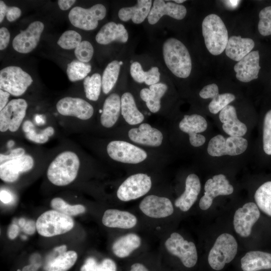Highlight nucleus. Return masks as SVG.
<instances>
[{
    "label": "nucleus",
    "mask_w": 271,
    "mask_h": 271,
    "mask_svg": "<svg viewBox=\"0 0 271 271\" xmlns=\"http://www.w3.org/2000/svg\"><path fill=\"white\" fill-rule=\"evenodd\" d=\"M80 160L77 155L66 151L58 154L51 162L47 171L49 181L57 186H65L73 182L77 176Z\"/></svg>",
    "instance_id": "f257e3e1"
},
{
    "label": "nucleus",
    "mask_w": 271,
    "mask_h": 271,
    "mask_svg": "<svg viewBox=\"0 0 271 271\" xmlns=\"http://www.w3.org/2000/svg\"><path fill=\"white\" fill-rule=\"evenodd\" d=\"M163 55L168 69L178 77L186 78L191 72L192 61L188 50L178 39L171 38L164 43Z\"/></svg>",
    "instance_id": "f03ea898"
},
{
    "label": "nucleus",
    "mask_w": 271,
    "mask_h": 271,
    "mask_svg": "<svg viewBox=\"0 0 271 271\" xmlns=\"http://www.w3.org/2000/svg\"><path fill=\"white\" fill-rule=\"evenodd\" d=\"M202 34L208 51L213 55L221 54L228 41V31L221 19L217 15L207 16L202 24Z\"/></svg>",
    "instance_id": "7ed1b4c3"
},
{
    "label": "nucleus",
    "mask_w": 271,
    "mask_h": 271,
    "mask_svg": "<svg viewBox=\"0 0 271 271\" xmlns=\"http://www.w3.org/2000/svg\"><path fill=\"white\" fill-rule=\"evenodd\" d=\"M36 224L37 231L40 235L51 237L70 231L75 223L72 217L53 209L41 214Z\"/></svg>",
    "instance_id": "20e7f679"
},
{
    "label": "nucleus",
    "mask_w": 271,
    "mask_h": 271,
    "mask_svg": "<svg viewBox=\"0 0 271 271\" xmlns=\"http://www.w3.org/2000/svg\"><path fill=\"white\" fill-rule=\"evenodd\" d=\"M237 251V243L235 238L229 233H222L217 238L209 251L208 263L213 269L221 270L226 263L234 259Z\"/></svg>",
    "instance_id": "39448f33"
},
{
    "label": "nucleus",
    "mask_w": 271,
    "mask_h": 271,
    "mask_svg": "<svg viewBox=\"0 0 271 271\" xmlns=\"http://www.w3.org/2000/svg\"><path fill=\"white\" fill-rule=\"evenodd\" d=\"M32 82L31 76L18 66H8L0 71L1 89L13 96L23 95Z\"/></svg>",
    "instance_id": "423d86ee"
},
{
    "label": "nucleus",
    "mask_w": 271,
    "mask_h": 271,
    "mask_svg": "<svg viewBox=\"0 0 271 271\" xmlns=\"http://www.w3.org/2000/svg\"><path fill=\"white\" fill-rule=\"evenodd\" d=\"M106 14L105 7L102 4H98L89 9L75 7L70 10L68 18L74 27L90 31L96 28L98 21L103 19Z\"/></svg>",
    "instance_id": "0eeeda50"
},
{
    "label": "nucleus",
    "mask_w": 271,
    "mask_h": 271,
    "mask_svg": "<svg viewBox=\"0 0 271 271\" xmlns=\"http://www.w3.org/2000/svg\"><path fill=\"white\" fill-rule=\"evenodd\" d=\"M106 151L109 157L113 160L126 164H139L148 157L145 150L124 141L110 142L106 147Z\"/></svg>",
    "instance_id": "6e6552de"
},
{
    "label": "nucleus",
    "mask_w": 271,
    "mask_h": 271,
    "mask_svg": "<svg viewBox=\"0 0 271 271\" xmlns=\"http://www.w3.org/2000/svg\"><path fill=\"white\" fill-rule=\"evenodd\" d=\"M151 187V177L146 174L137 173L130 175L120 184L116 195L122 201H129L145 195Z\"/></svg>",
    "instance_id": "1a4fd4ad"
},
{
    "label": "nucleus",
    "mask_w": 271,
    "mask_h": 271,
    "mask_svg": "<svg viewBox=\"0 0 271 271\" xmlns=\"http://www.w3.org/2000/svg\"><path fill=\"white\" fill-rule=\"evenodd\" d=\"M166 249L171 254L178 257L183 264L188 268L193 267L197 261L196 246L177 232H173L165 242Z\"/></svg>",
    "instance_id": "9d476101"
},
{
    "label": "nucleus",
    "mask_w": 271,
    "mask_h": 271,
    "mask_svg": "<svg viewBox=\"0 0 271 271\" xmlns=\"http://www.w3.org/2000/svg\"><path fill=\"white\" fill-rule=\"evenodd\" d=\"M247 146V141L242 137L230 136L225 138L218 134L210 140L207 152L212 157L236 156L244 153Z\"/></svg>",
    "instance_id": "9b49d317"
},
{
    "label": "nucleus",
    "mask_w": 271,
    "mask_h": 271,
    "mask_svg": "<svg viewBox=\"0 0 271 271\" xmlns=\"http://www.w3.org/2000/svg\"><path fill=\"white\" fill-rule=\"evenodd\" d=\"M27 107V102L24 99H14L9 101L0 110V131H17L26 116Z\"/></svg>",
    "instance_id": "f8f14e48"
},
{
    "label": "nucleus",
    "mask_w": 271,
    "mask_h": 271,
    "mask_svg": "<svg viewBox=\"0 0 271 271\" xmlns=\"http://www.w3.org/2000/svg\"><path fill=\"white\" fill-rule=\"evenodd\" d=\"M204 190V194L199 203L200 208L203 210L210 208L216 197L231 194L233 192V187L225 175L218 174L214 175L206 182Z\"/></svg>",
    "instance_id": "ddd939ff"
},
{
    "label": "nucleus",
    "mask_w": 271,
    "mask_h": 271,
    "mask_svg": "<svg viewBox=\"0 0 271 271\" xmlns=\"http://www.w3.org/2000/svg\"><path fill=\"white\" fill-rule=\"evenodd\" d=\"M259 216L260 212L256 204L253 202L245 203L235 212L233 226L235 232L241 237L249 236L252 226Z\"/></svg>",
    "instance_id": "4468645a"
},
{
    "label": "nucleus",
    "mask_w": 271,
    "mask_h": 271,
    "mask_svg": "<svg viewBox=\"0 0 271 271\" xmlns=\"http://www.w3.org/2000/svg\"><path fill=\"white\" fill-rule=\"evenodd\" d=\"M44 29V25L42 22H32L14 38V49L23 54L32 51L37 46Z\"/></svg>",
    "instance_id": "2eb2a0df"
},
{
    "label": "nucleus",
    "mask_w": 271,
    "mask_h": 271,
    "mask_svg": "<svg viewBox=\"0 0 271 271\" xmlns=\"http://www.w3.org/2000/svg\"><path fill=\"white\" fill-rule=\"evenodd\" d=\"M58 112L64 116H74L81 120L90 118L94 113L93 106L80 98L65 97L56 104Z\"/></svg>",
    "instance_id": "dca6fc26"
},
{
    "label": "nucleus",
    "mask_w": 271,
    "mask_h": 271,
    "mask_svg": "<svg viewBox=\"0 0 271 271\" xmlns=\"http://www.w3.org/2000/svg\"><path fill=\"white\" fill-rule=\"evenodd\" d=\"M207 125L206 119L197 114L184 115L179 124L180 130L189 134L190 143L194 147H200L205 143V137L199 133L205 131Z\"/></svg>",
    "instance_id": "f3484780"
},
{
    "label": "nucleus",
    "mask_w": 271,
    "mask_h": 271,
    "mask_svg": "<svg viewBox=\"0 0 271 271\" xmlns=\"http://www.w3.org/2000/svg\"><path fill=\"white\" fill-rule=\"evenodd\" d=\"M139 208L146 216L153 218H163L171 215L174 207L171 200L165 197L150 195L140 202Z\"/></svg>",
    "instance_id": "a211bd4d"
},
{
    "label": "nucleus",
    "mask_w": 271,
    "mask_h": 271,
    "mask_svg": "<svg viewBox=\"0 0 271 271\" xmlns=\"http://www.w3.org/2000/svg\"><path fill=\"white\" fill-rule=\"evenodd\" d=\"M34 165V159L29 155L4 162L0 165V178L5 182L14 183L21 174L30 171Z\"/></svg>",
    "instance_id": "6ab92c4d"
},
{
    "label": "nucleus",
    "mask_w": 271,
    "mask_h": 271,
    "mask_svg": "<svg viewBox=\"0 0 271 271\" xmlns=\"http://www.w3.org/2000/svg\"><path fill=\"white\" fill-rule=\"evenodd\" d=\"M128 136L132 142L149 147H159L163 140L162 132L148 123H142L138 127L131 128Z\"/></svg>",
    "instance_id": "aec40b11"
},
{
    "label": "nucleus",
    "mask_w": 271,
    "mask_h": 271,
    "mask_svg": "<svg viewBox=\"0 0 271 271\" xmlns=\"http://www.w3.org/2000/svg\"><path fill=\"white\" fill-rule=\"evenodd\" d=\"M186 14V8L183 5L170 2L165 3L163 0H155L148 17V21L151 25H154L164 15L180 20L184 19Z\"/></svg>",
    "instance_id": "412c9836"
},
{
    "label": "nucleus",
    "mask_w": 271,
    "mask_h": 271,
    "mask_svg": "<svg viewBox=\"0 0 271 271\" xmlns=\"http://www.w3.org/2000/svg\"><path fill=\"white\" fill-rule=\"evenodd\" d=\"M260 69L258 51L250 52L234 66L236 78L243 82H248L257 79Z\"/></svg>",
    "instance_id": "4be33fe9"
},
{
    "label": "nucleus",
    "mask_w": 271,
    "mask_h": 271,
    "mask_svg": "<svg viewBox=\"0 0 271 271\" xmlns=\"http://www.w3.org/2000/svg\"><path fill=\"white\" fill-rule=\"evenodd\" d=\"M201 190V183L198 176L189 174L186 179L184 192L175 201L174 204L182 211H188L197 200Z\"/></svg>",
    "instance_id": "5701e85b"
},
{
    "label": "nucleus",
    "mask_w": 271,
    "mask_h": 271,
    "mask_svg": "<svg viewBox=\"0 0 271 271\" xmlns=\"http://www.w3.org/2000/svg\"><path fill=\"white\" fill-rule=\"evenodd\" d=\"M199 95L203 99H212L208 108L209 111L213 114L218 113L235 99V96L232 93L219 94L218 87L215 83L204 86L200 91Z\"/></svg>",
    "instance_id": "b1692460"
},
{
    "label": "nucleus",
    "mask_w": 271,
    "mask_h": 271,
    "mask_svg": "<svg viewBox=\"0 0 271 271\" xmlns=\"http://www.w3.org/2000/svg\"><path fill=\"white\" fill-rule=\"evenodd\" d=\"M219 118L223 123L222 128L230 136L242 137L247 132L246 125L237 118L236 110L232 105H228L222 109Z\"/></svg>",
    "instance_id": "393cba45"
},
{
    "label": "nucleus",
    "mask_w": 271,
    "mask_h": 271,
    "mask_svg": "<svg viewBox=\"0 0 271 271\" xmlns=\"http://www.w3.org/2000/svg\"><path fill=\"white\" fill-rule=\"evenodd\" d=\"M137 222V218L133 214L116 209H107L102 218V224L110 228L130 229L134 227Z\"/></svg>",
    "instance_id": "a878e982"
},
{
    "label": "nucleus",
    "mask_w": 271,
    "mask_h": 271,
    "mask_svg": "<svg viewBox=\"0 0 271 271\" xmlns=\"http://www.w3.org/2000/svg\"><path fill=\"white\" fill-rule=\"evenodd\" d=\"M128 38V33L124 26L113 22L103 25L95 37L96 42L101 45H107L113 41L124 43Z\"/></svg>",
    "instance_id": "bb28decb"
},
{
    "label": "nucleus",
    "mask_w": 271,
    "mask_h": 271,
    "mask_svg": "<svg viewBox=\"0 0 271 271\" xmlns=\"http://www.w3.org/2000/svg\"><path fill=\"white\" fill-rule=\"evenodd\" d=\"M121 113V97L117 93H112L105 99L100 116V122L106 128L112 127L117 122Z\"/></svg>",
    "instance_id": "cd10ccee"
},
{
    "label": "nucleus",
    "mask_w": 271,
    "mask_h": 271,
    "mask_svg": "<svg viewBox=\"0 0 271 271\" xmlns=\"http://www.w3.org/2000/svg\"><path fill=\"white\" fill-rule=\"evenodd\" d=\"M254 46V42L250 38L232 36L228 39L225 54L231 59L238 62L251 52Z\"/></svg>",
    "instance_id": "c85d7f7f"
},
{
    "label": "nucleus",
    "mask_w": 271,
    "mask_h": 271,
    "mask_svg": "<svg viewBox=\"0 0 271 271\" xmlns=\"http://www.w3.org/2000/svg\"><path fill=\"white\" fill-rule=\"evenodd\" d=\"M151 0H138L136 5L123 7L118 13L119 19L123 22L131 20L134 24L143 22L148 17L152 8Z\"/></svg>",
    "instance_id": "c756f323"
},
{
    "label": "nucleus",
    "mask_w": 271,
    "mask_h": 271,
    "mask_svg": "<svg viewBox=\"0 0 271 271\" xmlns=\"http://www.w3.org/2000/svg\"><path fill=\"white\" fill-rule=\"evenodd\" d=\"M243 271H258L271 268V253L261 251L247 252L240 260Z\"/></svg>",
    "instance_id": "7c9ffc66"
},
{
    "label": "nucleus",
    "mask_w": 271,
    "mask_h": 271,
    "mask_svg": "<svg viewBox=\"0 0 271 271\" xmlns=\"http://www.w3.org/2000/svg\"><path fill=\"white\" fill-rule=\"evenodd\" d=\"M142 240L139 235L134 233H127L118 238L113 243L112 250L119 258L128 257L141 245Z\"/></svg>",
    "instance_id": "2f4dec72"
},
{
    "label": "nucleus",
    "mask_w": 271,
    "mask_h": 271,
    "mask_svg": "<svg viewBox=\"0 0 271 271\" xmlns=\"http://www.w3.org/2000/svg\"><path fill=\"white\" fill-rule=\"evenodd\" d=\"M168 86L162 83L150 86L149 88L142 89L140 93L141 99L146 102L148 109L152 113L158 112L161 108V99L167 91Z\"/></svg>",
    "instance_id": "473e14b6"
},
{
    "label": "nucleus",
    "mask_w": 271,
    "mask_h": 271,
    "mask_svg": "<svg viewBox=\"0 0 271 271\" xmlns=\"http://www.w3.org/2000/svg\"><path fill=\"white\" fill-rule=\"evenodd\" d=\"M121 114L126 122L132 125L142 123L145 118L138 109L132 94L128 92L121 97Z\"/></svg>",
    "instance_id": "72a5a7b5"
},
{
    "label": "nucleus",
    "mask_w": 271,
    "mask_h": 271,
    "mask_svg": "<svg viewBox=\"0 0 271 271\" xmlns=\"http://www.w3.org/2000/svg\"><path fill=\"white\" fill-rule=\"evenodd\" d=\"M77 257V253L74 250L58 252L57 255L47 261L44 269L45 271H67L74 265Z\"/></svg>",
    "instance_id": "f704fd0d"
},
{
    "label": "nucleus",
    "mask_w": 271,
    "mask_h": 271,
    "mask_svg": "<svg viewBox=\"0 0 271 271\" xmlns=\"http://www.w3.org/2000/svg\"><path fill=\"white\" fill-rule=\"evenodd\" d=\"M120 66L119 61L114 60L105 68L101 78L102 89L104 94L109 93L114 86L118 79Z\"/></svg>",
    "instance_id": "c9c22d12"
},
{
    "label": "nucleus",
    "mask_w": 271,
    "mask_h": 271,
    "mask_svg": "<svg viewBox=\"0 0 271 271\" xmlns=\"http://www.w3.org/2000/svg\"><path fill=\"white\" fill-rule=\"evenodd\" d=\"M254 197L257 207L271 216V181L262 184L255 191Z\"/></svg>",
    "instance_id": "e433bc0d"
},
{
    "label": "nucleus",
    "mask_w": 271,
    "mask_h": 271,
    "mask_svg": "<svg viewBox=\"0 0 271 271\" xmlns=\"http://www.w3.org/2000/svg\"><path fill=\"white\" fill-rule=\"evenodd\" d=\"M50 206L53 210L71 217L83 214L86 211V208L83 205H70L59 197L52 199Z\"/></svg>",
    "instance_id": "4c0bfd02"
},
{
    "label": "nucleus",
    "mask_w": 271,
    "mask_h": 271,
    "mask_svg": "<svg viewBox=\"0 0 271 271\" xmlns=\"http://www.w3.org/2000/svg\"><path fill=\"white\" fill-rule=\"evenodd\" d=\"M83 86L86 97L90 100L97 101L102 88L100 75L94 73L91 76H87L84 80Z\"/></svg>",
    "instance_id": "58836bf2"
},
{
    "label": "nucleus",
    "mask_w": 271,
    "mask_h": 271,
    "mask_svg": "<svg viewBox=\"0 0 271 271\" xmlns=\"http://www.w3.org/2000/svg\"><path fill=\"white\" fill-rule=\"evenodd\" d=\"M80 271H117V266L111 258H106L98 262L95 258L89 257L81 266Z\"/></svg>",
    "instance_id": "ea45409f"
},
{
    "label": "nucleus",
    "mask_w": 271,
    "mask_h": 271,
    "mask_svg": "<svg viewBox=\"0 0 271 271\" xmlns=\"http://www.w3.org/2000/svg\"><path fill=\"white\" fill-rule=\"evenodd\" d=\"M91 70L89 64L74 60L68 64L66 72L69 80L75 82L85 78Z\"/></svg>",
    "instance_id": "a19ab883"
},
{
    "label": "nucleus",
    "mask_w": 271,
    "mask_h": 271,
    "mask_svg": "<svg viewBox=\"0 0 271 271\" xmlns=\"http://www.w3.org/2000/svg\"><path fill=\"white\" fill-rule=\"evenodd\" d=\"M81 35L77 32L68 30L61 35L57 41V44L64 49H75L81 42Z\"/></svg>",
    "instance_id": "79ce46f5"
},
{
    "label": "nucleus",
    "mask_w": 271,
    "mask_h": 271,
    "mask_svg": "<svg viewBox=\"0 0 271 271\" xmlns=\"http://www.w3.org/2000/svg\"><path fill=\"white\" fill-rule=\"evenodd\" d=\"M258 30L263 36L271 35V6L265 7L259 13Z\"/></svg>",
    "instance_id": "37998d69"
},
{
    "label": "nucleus",
    "mask_w": 271,
    "mask_h": 271,
    "mask_svg": "<svg viewBox=\"0 0 271 271\" xmlns=\"http://www.w3.org/2000/svg\"><path fill=\"white\" fill-rule=\"evenodd\" d=\"M54 128L51 126H48L40 132H37L34 127L25 133L26 139L37 144H44L46 143L49 137L54 133Z\"/></svg>",
    "instance_id": "c03bdc74"
},
{
    "label": "nucleus",
    "mask_w": 271,
    "mask_h": 271,
    "mask_svg": "<svg viewBox=\"0 0 271 271\" xmlns=\"http://www.w3.org/2000/svg\"><path fill=\"white\" fill-rule=\"evenodd\" d=\"M262 142L264 153L271 155V109L266 113L264 117Z\"/></svg>",
    "instance_id": "a18cd8bd"
},
{
    "label": "nucleus",
    "mask_w": 271,
    "mask_h": 271,
    "mask_svg": "<svg viewBox=\"0 0 271 271\" xmlns=\"http://www.w3.org/2000/svg\"><path fill=\"white\" fill-rule=\"evenodd\" d=\"M94 53L91 44L87 41H81L74 50V54L78 60L87 63L90 61Z\"/></svg>",
    "instance_id": "49530a36"
},
{
    "label": "nucleus",
    "mask_w": 271,
    "mask_h": 271,
    "mask_svg": "<svg viewBox=\"0 0 271 271\" xmlns=\"http://www.w3.org/2000/svg\"><path fill=\"white\" fill-rule=\"evenodd\" d=\"M130 73L133 79L138 83L145 82L146 72L144 71L142 65L138 62H132L130 67Z\"/></svg>",
    "instance_id": "de8ad7c7"
},
{
    "label": "nucleus",
    "mask_w": 271,
    "mask_h": 271,
    "mask_svg": "<svg viewBox=\"0 0 271 271\" xmlns=\"http://www.w3.org/2000/svg\"><path fill=\"white\" fill-rule=\"evenodd\" d=\"M160 79V73L157 67H153L146 71V77L145 83L148 85H152L158 83Z\"/></svg>",
    "instance_id": "09e8293b"
},
{
    "label": "nucleus",
    "mask_w": 271,
    "mask_h": 271,
    "mask_svg": "<svg viewBox=\"0 0 271 271\" xmlns=\"http://www.w3.org/2000/svg\"><path fill=\"white\" fill-rule=\"evenodd\" d=\"M25 155V150L22 148H18L11 151L7 155H0V163L2 164L7 161L20 158Z\"/></svg>",
    "instance_id": "8fccbe9b"
},
{
    "label": "nucleus",
    "mask_w": 271,
    "mask_h": 271,
    "mask_svg": "<svg viewBox=\"0 0 271 271\" xmlns=\"http://www.w3.org/2000/svg\"><path fill=\"white\" fill-rule=\"evenodd\" d=\"M10 34L7 28L2 27L0 29V50L6 49L10 42Z\"/></svg>",
    "instance_id": "3c124183"
},
{
    "label": "nucleus",
    "mask_w": 271,
    "mask_h": 271,
    "mask_svg": "<svg viewBox=\"0 0 271 271\" xmlns=\"http://www.w3.org/2000/svg\"><path fill=\"white\" fill-rule=\"evenodd\" d=\"M22 12L20 8L17 7H10L8 8L6 17L7 20L12 22L18 19L21 15Z\"/></svg>",
    "instance_id": "603ef678"
},
{
    "label": "nucleus",
    "mask_w": 271,
    "mask_h": 271,
    "mask_svg": "<svg viewBox=\"0 0 271 271\" xmlns=\"http://www.w3.org/2000/svg\"><path fill=\"white\" fill-rule=\"evenodd\" d=\"M22 228L23 231L26 234L32 235L37 230L36 222L32 220H28Z\"/></svg>",
    "instance_id": "864d4df0"
},
{
    "label": "nucleus",
    "mask_w": 271,
    "mask_h": 271,
    "mask_svg": "<svg viewBox=\"0 0 271 271\" xmlns=\"http://www.w3.org/2000/svg\"><path fill=\"white\" fill-rule=\"evenodd\" d=\"M10 94L2 89H0V110H2L8 103Z\"/></svg>",
    "instance_id": "5fc2aeb1"
},
{
    "label": "nucleus",
    "mask_w": 271,
    "mask_h": 271,
    "mask_svg": "<svg viewBox=\"0 0 271 271\" xmlns=\"http://www.w3.org/2000/svg\"><path fill=\"white\" fill-rule=\"evenodd\" d=\"M19 232V227L16 224H12L9 227L8 232V237L13 240L15 239L18 235Z\"/></svg>",
    "instance_id": "6e6d98bb"
},
{
    "label": "nucleus",
    "mask_w": 271,
    "mask_h": 271,
    "mask_svg": "<svg viewBox=\"0 0 271 271\" xmlns=\"http://www.w3.org/2000/svg\"><path fill=\"white\" fill-rule=\"evenodd\" d=\"M75 2V0H59L58 4L61 10L66 11L70 8Z\"/></svg>",
    "instance_id": "4d7b16f0"
},
{
    "label": "nucleus",
    "mask_w": 271,
    "mask_h": 271,
    "mask_svg": "<svg viewBox=\"0 0 271 271\" xmlns=\"http://www.w3.org/2000/svg\"><path fill=\"white\" fill-rule=\"evenodd\" d=\"M12 200V196L9 192L4 190L1 191V200L3 203H9Z\"/></svg>",
    "instance_id": "13d9d810"
},
{
    "label": "nucleus",
    "mask_w": 271,
    "mask_h": 271,
    "mask_svg": "<svg viewBox=\"0 0 271 271\" xmlns=\"http://www.w3.org/2000/svg\"><path fill=\"white\" fill-rule=\"evenodd\" d=\"M9 7L3 1H0V23L3 21L5 17L7 15Z\"/></svg>",
    "instance_id": "bf43d9fd"
},
{
    "label": "nucleus",
    "mask_w": 271,
    "mask_h": 271,
    "mask_svg": "<svg viewBox=\"0 0 271 271\" xmlns=\"http://www.w3.org/2000/svg\"><path fill=\"white\" fill-rule=\"evenodd\" d=\"M129 271H149L148 269L141 263H133L131 266Z\"/></svg>",
    "instance_id": "052dcab7"
},
{
    "label": "nucleus",
    "mask_w": 271,
    "mask_h": 271,
    "mask_svg": "<svg viewBox=\"0 0 271 271\" xmlns=\"http://www.w3.org/2000/svg\"><path fill=\"white\" fill-rule=\"evenodd\" d=\"M39 267L37 265L31 263L25 266L22 271H37Z\"/></svg>",
    "instance_id": "680f3d73"
},
{
    "label": "nucleus",
    "mask_w": 271,
    "mask_h": 271,
    "mask_svg": "<svg viewBox=\"0 0 271 271\" xmlns=\"http://www.w3.org/2000/svg\"><path fill=\"white\" fill-rule=\"evenodd\" d=\"M226 3L228 4H231L230 5V7H236L237 6V4L239 2V1H225Z\"/></svg>",
    "instance_id": "e2e57ef3"
},
{
    "label": "nucleus",
    "mask_w": 271,
    "mask_h": 271,
    "mask_svg": "<svg viewBox=\"0 0 271 271\" xmlns=\"http://www.w3.org/2000/svg\"><path fill=\"white\" fill-rule=\"evenodd\" d=\"M26 220L25 219L23 218H20L19 220V225L22 227L23 228L26 223Z\"/></svg>",
    "instance_id": "0e129e2a"
},
{
    "label": "nucleus",
    "mask_w": 271,
    "mask_h": 271,
    "mask_svg": "<svg viewBox=\"0 0 271 271\" xmlns=\"http://www.w3.org/2000/svg\"><path fill=\"white\" fill-rule=\"evenodd\" d=\"M186 1H184V0H175V1H173V2H175L176 3H179V4H180V3H182L184 2H185Z\"/></svg>",
    "instance_id": "69168bd1"
},
{
    "label": "nucleus",
    "mask_w": 271,
    "mask_h": 271,
    "mask_svg": "<svg viewBox=\"0 0 271 271\" xmlns=\"http://www.w3.org/2000/svg\"><path fill=\"white\" fill-rule=\"evenodd\" d=\"M17 271H21V270L20 269H18Z\"/></svg>",
    "instance_id": "338daca9"
}]
</instances>
